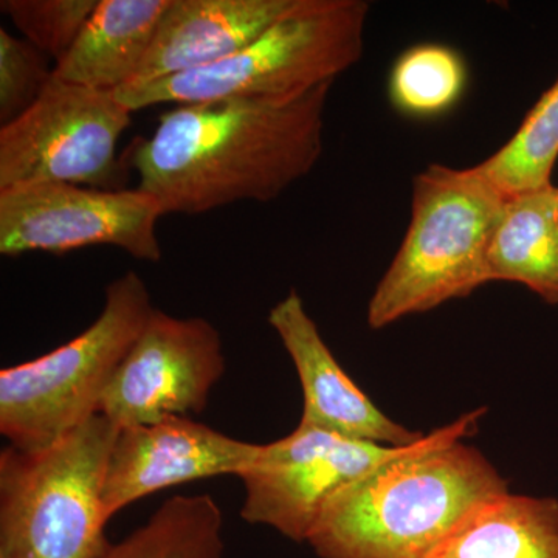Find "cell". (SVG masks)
I'll list each match as a JSON object with an SVG mask.
<instances>
[{"mask_svg":"<svg viewBox=\"0 0 558 558\" xmlns=\"http://www.w3.org/2000/svg\"><path fill=\"white\" fill-rule=\"evenodd\" d=\"M413 446H380L300 424L286 438L260 444L240 475L242 520L307 543L330 499Z\"/></svg>","mask_w":558,"mask_h":558,"instance_id":"obj_9","label":"cell"},{"mask_svg":"<svg viewBox=\"0 0 558 558\" xmlns=\"http://www.w3.org/2000/svg\"><path fill=\"white\" fill-rule=\"evenodd\" d=\"M469 69L453 47L439 43L411 46L392 64L388 97L392 108L416 120L450 112L468 87Z\"/></svg>","mask_w":558,"mask_h":558,"instance_id":"obj_18","label":"cell"},{"mask_svg":"<svg viewBox=\"0 0 558 558\" xmlns=\"http://www.w3.org/2000/svg\"><path fill=\"white\" fill-rule=\"evenodd\" d=\"M0 558H11V557L7 556V554L0 553Z\"/></svg>","mask_w":558,"mask_h":558,"instance_id":"obj_22","label":"cell"},{"mask_svg":"<svg viewBox=\"0 0 558 558\" xmlns=\"http://www.w3.org/2000/svg\"><path fill=\"white\" fill-rule=\"evenodd\" d=\"M223 373L222 339L208 319L156 310L106 388L98 414L121 429L202 413Z\"/></svg>","mask_w":558,"mask_h":558,"instance_id":"obj_10","label":"cell"},{"mask_svg":"<svg viewBox=\"0 0 558 558\" xmlns=\"http://www.w3.org/2000/svg\"><path fill=\"white\" fill-rule=\"evenodd\" d=\"M223 515L211 495L172 497L97 558H223Z\"/></svg>","mask_w":558,"mask_h":558,"instance_id":"obj_17","label":"cell"},{"mask_svg":"<svg viewBox=\"0 0 558 558\" xmlns=\"http://www.w3.org/2000/svg\"><path fill=\"white\" fill-rule=\"evenodd\" d=\"M487 409L433 429L339 492L323 510L310 545L319 558H436L458 529L508 481L464 440Z\"/></svg>","mask_w":558,"mask_h":558,"instance_id":"obj_2","label":"cell"},{"mask_svg":"<svg viewBox=\"0 0 558 558\" xmlns=\"http://www.w3.org/2000/svg\"><path fill=\"white\" fill-rule=\"evenodd\" d=\"M98 0H2L22 38L58 64L76 43Z\"/></svg>","mask_w":558,"mask_h":558,"instance_id":"obj_20","label":"cell"},{"mask_svg":"<svg viewBox=\"0 0 558 558\" xmlns=\"http://www.w3.org/2000/svg\"><path fill=\"white\" fill-rule=\"evenodd\" d=\"M120 428L95 414L39 451L0 453V553L97 558L108 538L102 486Z\"/></svg>","mask_w":558,"mask_h":558,"instance_id":"obj_6","label":"cell"},{"mask_svg":"<svg viewBox=\"0 0 558 558\" xmlns=\"http://www.w3.org/2000/svg\"><path fill=\"white\" fill-rule=\"evenodd\" d=\"M558 159V80L542 95L513 137L480 163L506 196L550 185Z\"/></svg>","mask_w":558,"mask_h":558,"instance_id":"obj_19","label":"cell"},{"mask_svg":"<svg viewBox=\"0 0 558 558\" xmlns=\"http://www.w3.org/2000/svg\"><path fill=\"white\" fill-rule=\"evenodd\" d=\"M487 279L519 282L558 306V189L506 199L487 253Z\"/></svg>","mask_w":558,"mask_h":558,"instance_id":"obj_15","label":"cell"},{"mask_svg":"<svg viewBox=\"0 0 558 558\" xmlns=\"http://www.w3.org/2000/svg\"><path fill=\"white\" fill-rule=\"evenodd\" d=\"M436 558H558V499L498 495L469 517Z\"/></svg>","mask_w":558,"mask_h":558,"instance_id":"obj_16","label":"cell"},{"mask_svg":"<svg viewBox=\"0 0 558 558\" xmlns=\"http://www.w3.org/2000/svg\"><path fill=\"white\" fill-rule=\"evenodd\" d=\"M156 307L137 271L106 288L105 306L75 339L0 371V433L21 451L49 449L98 414L102 395Z\"/></svg>","mask_w":558,"mask_h":558,"instance_id":"obj_5","label":"cell"},{"mask_svg":"<svg viewBox=\"0 0 558 558\" xmlns=\"http://www.w3.org/2000/svg\"><path fill=\"white\" fill-rule=\"evenodd\" d=\"M259 447L186 416L121 428L106 468L102 509L110 520L163 488L220 475L240 476L255 461Z\"/></svg>","mask_w":558,"mask_h":558,"instance_id":"obj_11","label":"cell"},{"mask_svg":"<svg viewBox=\"0 0 558 558\" xmlns=\"http://www.w3.org/2000/svg\"><path fill=\"white\" fill-rule=\"evenodd\" d=\"M506 199L480 167L432 163L418 172L409 230L366 310L369 328H387L487 284L488 247Z\"/></svg>","mask_w":558,"mask_h":558,"instance_id":"obj_4","label":"cell"},{"mask_svg":"<svg viewBox=\"0 0 558 558\" xmlns=\"http://www.w3.org/2000/svg\"><path fill=\"white\" fill-rule=\"evenodd\" d=\"M54 69L49 58L24 38L0 28V123L2 126L32 108L49 86Z\"/></svg>","mask_w":558,"mask_h":558,"instance_id":"obj_21","label":"cell"},{"mask_svg":"<svg viewBox=\"0 0 558 558\" xmlns=\"http://www.w3.org/2000/svg\"><path fill=\"white\" fill-rule=\"evenodd\" d=\"M156 197L135 190H100L44 182L0 190V255L65 253L110 245L132 258H161Z\"/></svg>","mask_w":558,"mask_h":558,"instance_id":"obj_8","label":"cell"},{"mask_svg":"<svg viewBox=\"0 0 558 558\" xmlns=\"http://www.w3.org/2000/svg\"><path fill=\"white\" fill-rule=\"evenodd\" d=\"M131 117L116 92L53 75L31 109L0 128V190L44 182L120 190L117 146Z\"/></svg>","mask_w":558,"mask_h":558,"instance_id":"obj_7","label":"cell"},{"mask_svg":"<svg viewBox=\"0 0 558 558\" xmlns=\"http://www.w3.org/2000/svg\"><path fill=\"white\" fill-rule=\"evenodd\" d=\"M170 0H98L97 9L54 76L117 92L137 76Z\"/></svg>","mask_w":558,"mask_h":558,"instance_id":"obj_14","label":"cell"},{"mask_svg":"<svg viewBox=\"0 0 558 558\" xmlns=\"http://www.w3.org/2000/svg\"><path fill=\"white\" fill-rule=\"evenodd\" d=\"M365 0H295L229 60L197 72L117 90L131 110L218 100H299L357 64L365 47Z\"/></svg>","mask_w":558,"mask_h":558,"instance_id":"obj_3","label":"cell"},{"mask_svg":"<svg viewBox=\"0 0 558 558\" xmlns=\"http://www.w3.org/2000/svg\"><path fill=\"white\" fill-rule=\"evenodd\" d=\"M332 84L299 100H218L172 106L131 150L138 190L165 215H202L270 202L306 178L323 153Z\"/></svg>","mask_w":558,"mask_h":558,"instance_id":"obj_1","label":"cell"},{"mask_svg":"<svg viewBox=\"0 0 558 558\" xmlns=\"http://www.w3.org/2000/svg\"><path fill=\"white\" fill-rule=\"evenodd\" d=\"M267 322L299 373L301 425L388 447H409L425 438L387 416L348 376L295 289L271 307Z\"/></svg>","mask_w":558,"mask_h":558,"instance_id":"obj_12","label":"cell"},{"mask_svg":"<svg viewBox=\"0 0 558 558\" xmlns=\"http://www.w3.org/2000/svg\"><path fill=\"white\" fill-rule=\"evenodd\" d=\"M295 0H170L137 76L148 83L229 60Z\"/></svg>","mask_w":558,"mask_h":558,"instance_id":"obj_13","label":"cell"}]
</instances>
